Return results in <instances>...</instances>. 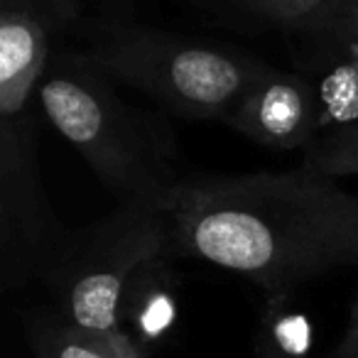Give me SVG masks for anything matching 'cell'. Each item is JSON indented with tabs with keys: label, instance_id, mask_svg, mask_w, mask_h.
I'll use <instances>...</instances> for the list:
<instances>
[{
	"label": "cell",
	"instance_id": "obj_12",
	"mask_svg": "<svg viewBox=\"0 0 358 358\" xmlns=\"http://www.w3.org/2000/svg\"><path fill=\"white\" fill-rule=\"evenodd\" d=\"M241 3L275 25L302 32L324 10L329 0H241Z\"/></svg>",
	"mask_w": 358,
	"mask_h": 358
},
{
	"label": "cell",
	"instance_id": "obj_13",
	"mask_svg": "<svg viewBox=\"0 0 358 358\" xmlns=\"http://www.w3.org/2000/svg\"><path fill=\"white\" fill-rule=\"evenodd\" d=\"M299 35H329L358 47V0H329Z\"/></svg>",
	"mask_w": 358,
	"mask_h": 358
},
{
	"label": "cell",
	"instance_id": "obj_8",
	"mask_svg": "<svg viewBox=\"0 0 358 358\" xmlns=\"http://www.w3.org/2000/svg\"><path fill=\"white\" fill-rule=\"evenodd\" d=\"M307 37L314 42L307 79L319 96L322 130L358 125V47L329 35Z\"/></svg>",
	"mask_w": 358,
	"mask_h": 358
},
{
	"label": "cell",
	"instance_id": "obj_9",
	"mask_svg": "<svg viewBox=\"0 0 358 358\" xmlns=\"http://www.w3.org/2000/svg\"><path fill=\"white\" fill-rule=\"evenodd\" d=\"M253 343L258 358H309L312 327L302 312L287 307L285 294H270Z\"/></svg>",
	"mask_w": 358,
	"mask_h": 358
},
{
	"label": "cell",
	"instance_id": "obj_7",
	"mask_svg": "<svg viewBox=\"0 0 358 358\" xmlns=\"http://www.w3.org/2000/svg\"><path fill=\"white\" fill-rule=\"evenodd\" d=\"M174 255H159L145 263L128 282L120 304V324L135 336L145 353L172 336L179 317Z\"/></svg>",
	"mask_w": 358,
	"mask_h": 358
},
{
	"label": "cell",
	"instance_id": "obj_11",
	"mask_svg": "<svg viewBox=\"0 0 358 358\" xmlns=\"http://www.w3.org/2000/svg\"><path fill=\"white\" fill-rule=\"evenodd\" d=\"M302 167L331 179L358 174V125L322 130L304 148Z\"/></svg>",
	"mask_w": 358,
	"mask_h": 358
},
{
	"label": "cell",
	"instance_id": "obj_1",
	"mask_svg": "<svg viewBox=\"0 0 358 358\" xmlns=\"http://www.w3.org/2000/svg\"><path fill=\"white\" fill-rule=\"evenodd\" d=\"M167 211L174 255L231 270L268 294L358 263V196L304 167L189 177Z\"/></svg>",
	"mask_w": 358,
	"mask_h": 358
},
{
	"label": "cell",
	"instance_id": "obj_3",
	"mask_svg": "<svg viewBox=\"0 0 358 358\" xmlns=\"http://www.w3.org/2000/svg\"><path fill=\"white\" fill-rule=\"evenodd\" d=\"M40 108L120 206H167L185 182L177 169L174 130L120 99L115 81L84 52L50 57Z\"/></svg>",
	"mask_w": 358,
	"mask_h": 358
},
{
	"label": "cell",
	"instance_id": "obj_4",
	"mask_svg": "<svg viewBox=\"0 0 358 358\" xmlns=\"http://www.w3.org/2000/svg\"><path fill=\"white\" fill-rule=\"evenodd\" d=\"M84 55L115 84L194 120H229L265 62L216 42L128 22H96Z\"/></svg>",
	"mask_w": 358,
	"mask_h": 358
},
{
	"label": "cell",
	"instance_id": "obj_6",
	"mask_svg": "<svg viewBox=\"0 0 358 358\" xmlns=\"http://www.w3.org/2000/svg\"><path fill=\"white\" fill-rule=\"evenodd\" d=\"M226 123L273 150H304L322 130V106L304 74L265 64Z\"/></svg>",
	"mask_w": 358,
	"mask_h": 358
},
{
	"label": "cell",
	"instance_id": "obj_10",
	"mask_svg": "<svg viewBox=\"0 0 358 358\" xmlns=\"http://www.w3.org/2000/svg\"><path fill=\"white\" fill-rule=\"evenodd\" d=\"M35 358H110L91 331L64 322L59 314H40L30 322Z\"/></svg>",
	"mask_w": 358,
	"mask_h": 358
},
{
	"label": "cell",
	"instance_id": "obj_15",
	"mask_svg": "<svg viewBox=\"0 0 358 358\" xmlns=\"http://www.w3.org/2000/svg\"><path fill=\"white\" fill-rule=\"evenodd\" d=\"M329 358H358V297L351 307V317H348L346 331H343L338 346L329 353Z\"/></svg>",
	"mask_w": 358,
	"mask_h": 358
},
{
	"label": "cell",
	"instance_id": "obj_5",
	"mask_svg": "<svg viewBox=\"0 0 358 358\" xmlns=\"http://www.w3.org/2000/svg\"><path fill=\"white\" fill-rule=\"evenodd\" d=\"M167 253L174 255L167 206H120L69 234L42 280L64 322L84 331H108L123 327L120 304L133 275Z\"/></svg>",
	"mask_w": 358,
	"mask_h": 358
},
{
	"label": "cell",
	"instance_id": "obj_14",
	"mask_svg": "<svg viewBox=\"0 0 358 358\" xmlns=\"http://www.w3.org/2000/svg\"><path fill=\"white\" fill-rule=\"evenodd\" d=\"M25 3H30L55 30L71 25L81 13V0H25Z\"/></svg>",
	"mask_w": 358,
	"mask_h": 358
},
{
	"label": "cell",
	"instance_id": "obj_2",
	"mask_svg": "<svg viewBox=\"0 0 358 358\" xmlns=\"http://www.w3.org/2000/svg\"><path fill=\"white\" fill-rule=\"evenodd\" d=\"M55 27L25 0H0V287L45 278L69 231L47 204L40 177V84Z\"/></svg>",
	"mask_w": 358,
	"mask_h": 358
}]
</instances>
